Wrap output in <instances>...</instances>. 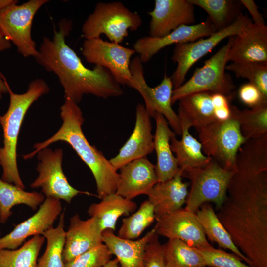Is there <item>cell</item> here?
Listing matches in <instances>:
<instances>
[{"mask_svg":"<svg viewBox=\"0 0 267 267\" xmlns=\"http://www.w3.org/2000/svg\"><path fill=\"white\" fill-rule=\"evenodd\" d=\"M225 69L233 72L238 78L247 79L267 99V62H232L226 65Z\"/></svg>","mask_w":267,"mask_h":267,"instance_id":"cell-36","label":"cell"},{"mask_svg":"<svg viewBox=\"0 0 267 267\" xmlns=\"http://www.w3.org/2000/svg\"><path fill=\"white\" fill-rule=\"evenodd\" d=\"M182 178L179 172L169 180L158 182L147 195L148 200L153 206L156 220L185 204L188 184L183 182Z\"/></svg>","mask_w":267,"mask_h":267,"instance_id":"cell-23","label":"cell"},{"mask_svg":"<svg viewBox=\"0 0 267 267\" xmlns=\"http://www.w3.org/2000/svg\"><path fill=\"white\" fill-rule=\"evenodd\" d=\"M198 222L206 237L211 242L216 243L219 247L230 250L249 265L252 263L234 244L231 236L220 222L212 204L206 203L196 212Z\"/></svg>","mask_w":267,"mask_h":267,"instance_id":"cell-27","label":"cell"},{"mask_svg":"<svg viewBox=\"0 0 267 267\" xmlns=\"http://www.w3.org/2000/svg\"><path fill=\"white\" fill-rule=\"evenodd\" d=\"M250 19L241 13L237 20L226 28L218 31L205 38L175 44L171 59L177 67L170 77L173 89L184 83L189 69L200 58L210 52L227 37L239 34Z\"/></svg>","mask_w":267,"mask_h":267,"instance_id":"cell-10","label":"cell"},{"mask_svg":"<svg viewBox=\"0 0 267 267\" xmlns=\"http://www.w3.org/2000/svg\"><path fill=\"white\" fill-rule=\"evenodd\" d=\"M136 208V203L132 200L113 193L103 197L100 202L91 204L88 214L97 219L102 232L106 229L115 231L118 219L134 212Z\"/></svg>","mask_w":267,"mask_h":267,"instance_id":"cell-26","label":"cell"},{"mask_svg":"<svg viewBox=\"0 0 267 267\" xmlns=\"http://www.w3.org/2000/svg\"><path fill=\"white\" fill-rule=\"evenodd\" d=\"M50 89L42 79L32 80L27 91L21 94L14 92L8 85L9 104L7 111L0 115V125L3 131V146L0 147V166L2 169L1 179L24 189L17 163V146L19 134L24 117L31 105Z\"/></svg>","mask_w":267,"mask_h":267,"instance_id":"cell-4","label":"cell"},{"mask_svg":"<svg viewBox=\"0 0 267 267\" xmlns=\"http://www.w3.org/2000/svg\"><path fill=\"white\" fill-rule=\"evenodd\" d=\"M212 94L210 92H196L178 100L179 108L186 115L192 127L196 130L216 120Z\"/></svg>","mask_w":267,"mask_h":267,"instance_id":"cell-30","label":"cell"},{"mask_svg":"<svg viewBox=\"0 0 267 267\" xmlns=\"http://www.w3.org/2000/svg\"><path fill=\"white\" fill-rule=\"evenodd\" d=\"M234 37H228L227 43L206 60L202 67L197 68L187 81L173 89L172 104L184 96L200 92L232 96L236 86L230 75L225 72V68Z\"/></svg>","mask_w":267,"mask_h":267,"instance_id":"cell-7","label":"cell"},{"mask_svg":"<svg viewBox=\"0 0 267 267\" xmlns=\"http://www.w3.org/2000/svg\"></svg>","mask_w":267,"mask_h":267,"instance_id":"cell-49","label":"cell"},{"mask_svg":"<svg viewBox=\"0 0 267 267\" xmlns=\"http://www.w3.org/2000/svg\"><path fill=\"white\" fill-rule=\"evenodd\" d=\"M178 116L180 123L181 138L178 140L175 135L170 139V147L175 153L179 172L183 173L191 168L204 166L212 158L207 156L203 152L199 141L194 138L189 132L191 124L182 110L178 107Z\"/></svg>","mask_w":267,"mask_h":267,"instance_id":"cell-21","label":"cell"},{"mask_svg":"<svg viewBox=\"0 0 267 267\" xmlns=\"http://www.w3.org/2000/svg\"><path fill=\"white\" fill-rule=\"evenodd\" d=\"M143 267H168L163 251V245L157 233L147 244L144 256Z\"/></svg>","mask_w":267,"mask_h":267,"instance_id":"cell-39","label":"cell"},{"mask_svg":"<svg viewBox=\"0 0 267 267\" xmlns=\"http://www.w3.org/2000/svg\"><path fill=\"white\" fill-rule=\"evenodd\" d=\"M231 108V116L227 120H215L196 130L204 154L223 167L234 171L238 151L247 140L240 130L239 109L232 105Z\"/></svg>","mask_w":267,"mask_h":267,"instance_id":"cell-5","label":"cell"},{"mask_svg":"<svg viewBox=\"0 0 267 267\" xmlns=\"http://www.w3.org/2000/svg\"><path fill=\"white\" fill-rule=\"evenodd\" d=\"M217 32L208 17L197 24L182 25L161 37L144 36L134 44L133 49L142 63L148 62L165 47L173 44L187 43L210 36Z\"/></svg>","mask_w":267,"mask_h":267,"instance_id":"cell-15","label":"cell"},{"mask_svg":"<svg viewBox=\"0 0 267 267\" xmlns=\"http://www.w3.org/2000/svg\"><path fill=\"white\" fill-rule=\"evenodd\" d=\"M103 267H119V263L116 258L113 260H109Z\"/></svg>","mask_w":267,"mask_h":267,"instance_id":"cell-47","label":"cell"},{"mask_svg":"<svg viewBox=\"0 0 267 267\" xmlns=\"http://www.w3.org/2000/svg\"><path fill=\"white\" fill-rule=\"evenodd\" d=\"M60 117L63 122L55 134L44 141L35 143L34 151L24 155L23 158L27 160L32 158L53 143L65 142L90 170L95 180L97 197L101 199L115 193L119 173L103 153L91 145L86 138L82 128L84 118L78 104L70 99H65L60 108Z\"/></svg>","mask_w":267,"mask_h":267,"instance_id":"cell-3","label":"cell"},{"mask_svg":"<svg viewBox=\"0 0 267 267\" xmlns=\"http://www.w3.org/2000/svg\"><path fill=\"white\" fill-rule=\"evenodd\" d=\"M237 118L241 133L247 140L267 135V101L251 109H238Z\"/></svg>","mask_w":267,"mask_h":267,"instance_id":"cell-34","label":"cell"},{"mask_svg":"<svg viewBox=\"0 0 267 267\" xmlns=\"http://www.w3.org/2000/svg\"><path fill=\"white\" fill-rule=\"evenodd\" d=\"M156 234L154 228L143 237L136 240L125 239L106 229L102 232L103 242L112 255L116 256L121 267H143L147 244Z\"/></svg>","mask_w":267,"mask_h":267,"instance_id":"cell-24","label":"cell"},{"mask_svg":"<svg viewBox=\"0 0 267 267\" xmlns=\"http://www.w3.org/2000/svg\"><path fill=\"white\" fill-rule=\"evenodd\" d=\"M17 3L16 0H0V11Z\"/></svg>","mask_w":267,"mask_h":267,"instance_id":"cell-46","label":"cell"},{"mask_svg":"<svg viewBox=\"0 0 267 267\" xmlns=\"http://www.w3.org/2000/svg\"><path fill=\"white\" fill-rule=\"evenodd\" d=\"M72 26L70 21L61 22L59 31L54 30L52 39L44 38L35 58L37 62L56 75L63 88L64 98L78 104L86 94L103 99L122 95L121 85L108 69L99 66L87 68L66 44L65 38Z\"/></svg>","mask_w":267,"mask_h":267,"instance_id":"cell-2","label":"cell"},{"mask_svg":"<svg viewBox=\"0 0 267 267\" xmlns=\"http://www.w3.org/2000/svg\"><path fill=\"white\" fill-rule=\"evenodd\" d=\"M204 9L217 31L230 26L242 13L243 5L237 0H189Z\"/></svg>","mask_w":267,"mask_h":267,"instance_id":"cell-29","label":"cell"},{"mask_svg":"<svg viewBox=\"0 0 267 267\" xmlns=\"http://www.w3.org/2000/svg\"><path fill=\"white\" fill-rule=\"evenodd\" d=\"M217 217L255 267H267V136L239 149Z\"/></svg>","mask_w":267,"mask_h":267,"instance_id":"cell-1","label":"cell"},{"mask_svg":"<svg viewBox=\"0 0 267 267\" xmlns=\"http://www.w3.org/2000/svg\"><path fill=\"white\" fill-rule=\"evenodd\" d=\"M37 154L39 161L36 170L39 174L30 184L31 188H40L45 198L63 200L69 204L80 194L93 195L88 192L78 190L69 184L62 169V149L57 148L53 151L46 147Z\"/></svg>","mask_w":267,"mask_h":267,"instance_id":"cell-11","label":"cell"},{"mask_svg":"<svg viewBox=\"0 0 267 267\" xmlns=\"http://www.w3.org/2000/svg\"><path fill=\"white\" fill-rule=\"evenodd\" d=\"M45 239L43 235H36L19 248L0 249V267H37L38 256Z\"/></svg>","mask_w":267,"mask_h":267,"instance_id":"cell-33","label":"cell"},{"mask_svg":"<svg viewBox=\"0 0 267 267\" xmlns=\"http://www.w3.org/2000/svg\"><path fill=\"white\" fill-rule=\"evenodd\" d=\"M48 0H29L21 5L15 4L0 11V29L4 37L16 46L25 57L36 58L38 50L31 36L34 16Z\"/></svg>","mask_w":267,"mask_h":267,"instance_id":"cell-9","label":"cell"},{"mask_svg":"<svg viewBox=\"0 0 267 267\" xmlns=\"http://www.w3.org/2000/svg\"></svg>","mask_w":267,"mask_h":267,"instance_id":"cell-50","label":"cell"},{"mask_svg":"<svg viewBox=\"0 0 267 267\" xmlns=\"http://www.w3.org/2000/svg\"><path fill=\"white\" fill-rule=\"evenodd\" d=\"M11 47V42L4 37L0 29V52L7 50Z\"/></svg>","mask_w":267,"mask_h":267,"instance_id":"cell-45","label":"cell"},{"mask_svg":"<svg viewBox=\"0 0 267 267\" xmlns=\"http://www.w3.org/2000/svg\"><path fill=\"white\" fill-rule=\"evenodd\" d=\"M240 100L251 108L255 107L262 103L267 101L258 88L249 82L242 85L238 90Z\"/></svg>","mask_w":267,"mask_h":267,"instance_id":"cell-40","label":"cell"},{"mask_svg":"<svg viewBox=\"0 0 267 267\" xmlns=\"http://www.w3.org/2000/svg\"><path fill=\"white\" fill-rule=\"evenodd\" d=\"M155 220L153 206L146 200L141 204L135 212L123 219L117 236L129 240L138 238Z\"/></svg>","mask_w":267,"mask_h":267,"instance_id":"cell-35","label":"cell"},{"mask_svg":"<svg viewBox=\"0 0 267 267\" xmlns=\"http://www.w3.org/2000/svg\"><path fill=\"white\" fill-rule=\"evenodd\" d=\"M119 173L116 193L132 200L148 195L158 182L155 165L146 157L134 160L122 167Z\"/></svg>","mask_w":267,"mask_h":267,"instance_id":"cell-19","label":"cell"},{"mask_svg":"<svg viewBox=\"0 0 267 267\" xmlns=\"http://www.w3.org/2000/svg\"><path fill=\"white\" fill-rule=\"evenodd\" d=\"M141 16L132 12L119 1L98 2L82 27L85 39L106 36L111 42L120 44L129 34L142 24Z\"/></svg>","mask_w":267,"mask_h":267,"instance_id":"cell-6","label":"cell"},{"mask_svg":"<svg viewBox=\"0 0 267 267\" xmlns=\"http://www.w3.org/2000/svg\"><path fill=\"white\" fill-rule=\"evenodd\" d=\"M154 118L156 121L154 150L157 156L155 171L158 182H164L171 179L179 172L177 159L170 147L171 138L176 134L170 128L168 122L162 115L156 113Z\"/></svg>","mask_w":267,"mask_h":267,"instance_id":"cell-25","label":"cell"},{"mask_svg":"<svg viewBox=\"0 0 267 267\" xmlns=\"http://www.w3.org/2000/svg\"><path fill=\"white\" fill-rule=\"evenodd\" d=\"M64 210L60 215L56 227H51L44 232L43 235L47 241L46 249L38 259L37 267H65L63 259L66 231L64 230Z\"/></svg>","mask_w":267,"mask_h":267,"instance_id":"cell-31","label":"cell"},{"mask_svg":"<svg viewBox=\"0 0 267 267\" xmlns=\"http://www.w3.org/2000/svg\"><path fill=\"white\" fill-rule=\"evenodd\" d=\"M112 255L103 243L65 263V267H103L110 260Z\"/></svg>","mask_w":267,"mask_h":267,"instance_id":"cell-38","label":"cell"},{"mask_svg":"<svg viewBox=\"0 0 267 267\" xmlns=\"http://www.w3.org/2000/svg\"><path fill=\"white\" fill-rule=\"evenodd\" d=\"M228 60L233 63L267 62V26L254 24L250 19L234 36Z\"/></svg>","mask_w":267,"mask_h":267,"instance_id":"cell-18","label":"cell"},{"mask_svg":"<svg viewBox=\"0 0 267 267\" xmlns=\"http://www.w3.org/2000/svg\"><path fill=\"white\" fill-rule=\"evenodd\" d=\"M194 5L189 0H155L151 17L149 36L161 37L182 25L195 22Z\"/></svg>","mask_w":267,"mask_h":267,"instance_id":"cell-16","label":"cell"},{"mask_svg":"<svg viewBox=\"0 0 267 267\" xmlns=\"http://www.w3.org/2000/svg\"><path fill=\"white\" fill-rule=\"evenodd\" d=\"M156 233L168 239H177L198 249L212 245L208 241L196 213L180 208L157 219Z\"/></svg>","mask_w":267,"mask_h":267,"instance_id":"cell-13","label":"cell"},{"mask_svg":"<svg viewBox=\"0 0 267 267\" xmlns=\"http://www.w3.org/2000/svg\"><path fill=\"white\" fill-rule=\"evenodd\" d=\"M8 85L6 79L0 71V98H2L4 94L8 93Z\"/></svg>","mask_w":267,"mask_h":267,"instance_id":"cell-44","label":"cell"},{"mask_svg":"<svg viewBox=\"0 0 267 267\" xmlns=\"http://www.w3.org/2000/svg\"><path fill=\"white\" fill-rule=\"evenodd\" d=\"M214 116L216 120L224 121L229 119L231 116V105L220 108L214 109Z\"/></svg>","mask_w":267,"mask_h":267,"instance_id":"cell-43","label":"cell"},{"mask_svg":"<svg viewBox=\"0 0 267 267\" xmlns=\"http://www.w3.org/2000/svg\"><path fill=\"white\" fill-rule=\"evenodd\" d=\"M173 86L170 77L165 75L161 82L155 87H150L144 82L139 93L142 96L145 107L151 117L156 113L162 115L175 134L180 135L181 130L178 114L172 107L171 98Z\"/></svg>","mask_w":267,"mask_h":267,"instance_id":"cell-22","label":"cell"},{"mask_svg":"<svg viewBox=\"0 0 267 267\" xmlns=\"http://www.w3.org/2000/svg\"><path fill=\"white\" fill-rule=\"evenodd\" d=\"M42 193L27 192L20 187L3 181L0 177V222L5 223L16 205L24 204L36 210L44 201Z\"/></svg>","mask_w":267,"mask_h":267,"instance_id":"cell-28","label":"cell"},{"mask_svg":"<svg viewBox=\"0 0 267 267\" xmlns=\"http://www.w3.org/2000/svg\"><path fill=\"white\" fill-rule=\"evenodd\" d=\"M164 259L168 267H206L197 248L177 239H168L163 244Z\"/></svg>","mask_w":267,"mask_h":267,"instance_id":"cell-32","label":"cell"},{"mask_svg":"<svg viewBox=\"0 0 267 267\" xmlns=\"http://www.w3.org/2000/svg\"><path fill=\"white\" fill-rule=\"evenodd\" d=\"M60 200L45 198L33 216L15 226L12 231L0 237V249H16L31 236L42 233L53 227L62 212Z\"/></svg>","mask_w":267,"mask_h":267,"instance_id":"cell-14","label":"cell"},{"mask_svg":"<svg viewBox=\"0 0 267 267\" xmlns=\"http://www.w3.org/2000/svg\"><path fill=\"white\" fill-rule=\"evenodd\" d=\"M234 171L228 170L213 159L206 165L189 169L182 174L191 181L185 209L196 213L204 203L212 202L218 209L227 195Z\"/></svg>","mask_w":267,"mask_h":267,"instance_id":"cell-8","label":"cell"},{"mask_svg":"<svg viewBox=\"0 0 267 267\" xmlns=\"http://www.w3.org/2000/svg\"><path fill=\"white\" fill-rule=\"evenodd\" d=\"M82 53L87 62L106 68L119 84L132 88L134 80L130 66L135 53L133 49L99 37L85 39Z\"/></svg>","mask_w":267,"mask_h":267,"instance_id":"cell-12","label":"cell"},{"mask_svg":"<svg viewBox=\"0 0 267 267\" xmlns=\"http://www.w3.org/2000/svg\"><path fill=\"white\" fill-rule=\"evenodd\" d=\"M102 231L97 219L82 220L77 213L70 219L66 231L63 261L70 262L80 255L103 243Z\"/></svg>","mask_w":267,"mask_h":267,"instance_id":"cell-20","label":"cell"},{"mask_svg":"<svg viewBox=\"0 0 267 267\" xmlns=\"http://www.w3.org/2000/svg\"><path fill=\"white\" fill-rule=\"evenodd\" d=\"M0 233H1V231H0Z\"/></svg>","mask_w":267,"mask_h":267,"instance_id":"cell-48","label":"cell"},{"mask_svg":"<svg viewBox=\"0 0 267 267\" xmlns=\"http://www.w3.org/2000/svg\"><path fill=\"white\" fill-rule=\"evenodd\" d=\"M242 5L245 7L251 15L252 22L257 25H265L264 19L259 12L257 6L253 0H240Z\"/></svg>","mask_w":267,"mask_h":267,"instance_id":"cell-41","label":"cell"},{"mask_svg":"<svg viewBox=\"0 0 267 267\" xmlns=\"http://www.w3.org/2000/svg\"><path fill=\"white\" fill-rule=\"evenodd\" d=\"M207 267H255L245 264L234 253H229L212 246L198 249Z\"/></svg>","mask_w":267,"mask_h":267,"instance_id":"cell-37","label":"cell"},{"mask_svg":"<svg viewBox=\"0 0 267 267\" xmlns=\"http://www.w3.org/2000/svg\"><path fill=\"white\" fill-rule=\"evenodd\" d=\"M229 97L219 93H213L212 101L214 109L227 107L230 105Z\"/></svg>","mask_w":267,"mask_h":267,"instance_id":"cell-42","label":"cell"},{"mask_svg":"<svg viewBox=\"0 0 267 267\" xmlns=\"http://www.w3.org/2000/svg\"><path fill=\"white\" fill-rule=\"evenodd\" d=\"M151 118L145 106L138 103L136 107L135 124L131 135L118 154L109 160L117 171L134 160L146 157L154 150Z\"/></svg>","mask_w":267,"mask_h":267,"instance_id":"cell-17","label":"cell"}]
</instances>
